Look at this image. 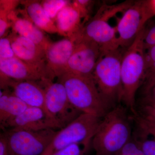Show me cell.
<instances>
[{
	"mask_svg": "<svg viewBox=\"0 0 155 155\" xmlns=\"http://www.w3.org/2000/svg\"><path fill=\"white\" fill-rule=\"evenodd\" d=\"M125 110L115 107L103 117L92 140L96 155H118L130 141L131 127Z\"/></svg>",
	"mask_w": 155,
	"mask_h": 155,
	"instance_id": "1",
	"label": "cell"
},
{
	"mask_svg": "<svg viewBox=\"0 0 155 155\" xmlns=\"http://www.w3.org/2000/svg\"><path fill=\"white\" fill-rule=\"evenodd\" d=\"M145 27L124 53L121 64L122 101L134 114L136 93L146 76L145 50L143 40Z\"/></svg>",
	"mask_w": 155,
	"mask_h": 155,
	"instance_id": "2",
	"label": "cell"
},
{
	"mask_svg": "<svg viewBox=\"0 0 155 155\" xmlns=\"http://www.w3.org/2000/svg\"><path fill=\"white\" fill-rule=\"evenodd\" d=\"M63 84L72 105L82 114L103 118L109 111L93 78L65 73L58 78Z\"/></svg>",
	"mask_w": 155,
	"mask_h": 155,
	"instance_id": "3",
	"label": "cell"
},
{
	"mask_svg": "<svg viewBox=\"0 0 155 155\" xmlns=\"http://www.w3.org/2000/svg\"><path fill=\"white\" fill-rule=\"evenodd\" d=\"M126 50L102 52L93 73V78L100 93L109 108L122 101L121 64Z\"/></svg>",
	"mask_w": 155,
	"mask_h": 155,
	"instance_id": "4",
	"label": "cell"
},
{
	"mask_svg": "<svg viewBox=\"0 0 155 155\" xmlns=\"http://www.w3.org/2000/svg\"><path fill=\"white\" fill-rule=\"evenodd\" d=\"M132 3L130 1L115 5H104L95 17L82 28L81 35L98 45L102 52L119 48L116 28L110 25L109 20L117 13L125 12Z\"/></svg>",
	"mask_w": 155,
	"mask_h": 155,
	"instance_id": "5",
	"label": "cell"
},
{
	"mask_svg": "<svg viewBox=\"0 0 155 155\" xmlns=\"http://www.w3.org/2000/svg\"><path fill=\"white\" fill-rule=\"evenodd\" d=\"M101 121V118L97 116L81 114L67 126L58 130L42 155H51L72 144L91 143Z\"/></svg>",
	"mask_w": 155,
	"mask_h": 155,
	"instance_id": "6",
	"label": "cell"
},
{
	"mask_svg": "<svg viewBox=\"0 0 155 155\" xmlns=\"http://www.w3.org/2000/svg\"><path fill=\"white\" fill-rule=\"evenodd\" d=\"M45 91V110L49 117L61 129L82 114L69 101L65 87L60 81L42 82Z\"/></svg>",
	"mask_w": 155,
	"mask_h": 155,
	"instance_id": "7",
	"label": "cell"
},
{
	"mask_svg": "<svg viewBox=\"0 0 155 155\" xmlns=\"http://www.w3.org/2000/svg\"><path fill=\"white\" fill-rule=\"evenodd\" d=\"M154 15L151 1L133 2L124 12L116 28L119 47L125 50L129 48L147 21Z\"/></svg>",
	"mask_w": 155,
	"mask_h": 155,
	"instance_id": "8",
	"label": "cell"
},
{
	"mask_svg": "<svg viewBox=\"0 0 155 155\" xmlns=\"http://www.w3.org/2000/svg\"><path fill=\"white\" fill-rule=\"evenodd\" d=\"M58 130L8 129L4 132L11 155H42Z\"/></svg>",
	"mask_w": 155,
	"mask_h": 155,
	"instance_id": "9",
	"label": "cell"
},
{
	"mask_svg": "<svg viewBox=\"0 0 155 155\" xmlns=\"http://www.w3.org/2000/svg\"><path fill=\"white\" fill-rule=\"evenodd\" d=\"M101 53L98 45L84 37L80 33L78 35L75 49L63 74L69 73L93 78V73Z\"/></svg>",
	"mask_w": 155,
	"mask_h": 155,
	"instance_id": "10",
	"label": "cell"
},
{
	"mask_svg": "<svg viewBox=\"0 0 155 155\" xmlns=\"http://www.w3.org/2000/svg\"><path fill=\"white\" fill-rule=\"evenodd\" d=\"M1 75L16 80L32 81L44 82L52 81L50 78L45 65L28 64L15 57L0 60Z\"/></svg>",
	"mask_w": 155,
	"mask_h": 155,
	"instance_id": "11",
	"label": "cell"
},
{
	"mask_svg": "<svg viewBox=\"0 0 155 155\" xmlns=\"http://www.w3.org/2000/svg\"><path fill=\"white\" fill-rule=\"evenodd\" d=\"M77 35L52 42L45 50L46 66L51 79L60 77L75 49Z\"/></svg>",
	"mask_w": 155,
	"mask_h": 155,
	"instance_id": "12",
	"label": "cell"
},
{
	"mask_svg": "<svg viewBox=\"0 0 155 155\" xmlns=\"http://www.w3.org/2000/svg\"><path fill=\"white\" fill-rule=\"evenodd\" d=\"M6 88H11L12 93L28 107L45 110V89L40 82L14 80L1 75V89Z\"/></svg>",
	"mask_w": 155,
	"mask_h": 155,
	"instance_id": "13",
	"label": "cell"
},
{
	"mask_svg": "<svg viewBox=\"0 0 155 155\" xmlns=\"http://www.w3.org/2000/svg\"><path fill=\"white\" fill-rule=\"evenodd\" d=\"M3 129L38 131L58 128L44 110L28 107L23 113L1 127Z\"/></svg>",
	"mask_w": 155,
	"mask_h": 155,
	"instance_id": "14",
	"label": "cell"
},
{
	"mask_svg": "<svg viewBox=\"0 0 155 155\" xmlns=\"http://www.w3.org/2000/svg\"><path fill=\"white\" fill-rule=\"evenodd\" d=\"M8 37L17 58L28 64L45 65V50L43 48L14 31Z\"/></svg>",
	"mask_w": 155,
	"mask_h": 155,
	"instance_id": "15",
	"label": "cell"
},
{
	"mask_svg": "<svg viewBox=\"0 0 155 155\" xmlns=\"http://www.w3.org/2000/svg\"><path fill=\"white\" fill-rule=\"evenodd\" d=\"M9 19L13 31L34 42L46 50L51 41L46 36L43 31L26 18L18 17L16 11H12L9 15Z\"/></svg>",
	"mask_w": 155,
	"mask_h": 155,
	"instance_id": "16",
	"label": "cell"
},
{
	"mask_svg": "<svg viewBox=\"0 0 155 155\" xmlns=\"http://www.w3.org/2000/svg\"><path fill=\"white\" fill-rule=\"evenodd\" d=\"M82 18L80 11L72 4H69L61 10L55 21L58 34L70 38L81 31V21Z\"/></svg>",
	"mask_w": 155,
	"mask_h": 155,
	"instance_id": "17",
	"label": "cell"
},
{
	"mask_svg": "<svg viewBox=\"0 0 155 155\" xmlns=\"http://www.w3.org/2000/svg\"><path fill=\"white\" fill-rule=\"evenodd\" d=\"M28 106L8 88L1 89L0 124L1 127L23 113Z\"/></svg>",
	"mask_w": 155,
	"mask_h": 155,
	"instance_id": "18",
	"label": "cell"
},
{
	"mask_svg": "<svg viewBox=\"0 0 155 155\" xmlns=\"http://www.w3.org/2000/svg\"><path fill=\"white\" fill-rule=\"evenodd\" d=\"M22 3L25 6V18L42 31L50 34L58 33L55 22L45 12L41 2L26 1Z\"/></svg>",
	"mask_w": 155,
	"mask_h": 155,
	"instance_id": "19",
	"label": "cell"
},
{
	"mask_svg": "<svg viewBox=\"0 0 155 155\" xmlns=\"http://www.w3.org/2000/svg\"><path fill=\"white\" fill-rule=\"evenodd\" d=\"M41 3L45 12L53 20L61 10L70 4L69 1L66 0H45Z\"/></svg>",
	"mask_w": 155,
	"mask_h": 155,
	"instance_id": "20",
	"label": "cell"
},
{
	"mask_svg": "<svg viewBox=\"0 0 155 155\" xmlns=\"http://www.w3.org/2000/svg\"><path fill=\"white\" fill-rule=\"evenodd\" d=\"M91 143L74 144L57 151L51 155H86Z\"/></svg>",
	"mask_w": 155,
	"mask_h": 155,
	"instance_id": "21",
	"label": "cell"
},
{
	"mask_svg": "<svg viewBox=\"0 0 155 155\" xmlns=\"http://www.w3.org/2000/svg\"><path fill=\"white\" fill-rule=\"evenodd\" d=\"M134 119L135 120L142 133L150 136L155 139V122L146 119L137 114L134 115Z\"/></svg>",
	"mask_w": 155,
	"mask_h": 155,
	"instance_id": "22",
	"label": "cell"
},
{
	"mask_svg": "<svg viewBox=\"0 0 155 155\" xmlns=\"http://www.w3.org/2000/svg\"><path fill=\"white\" fill-rule=\"evenodd\" d=\"M142 133L140 140L136 141L144 155H155V139H149Z\"/></svg>",
	"mask_w": 155,
	"mask_h": 155,
	"instance_id": "23",
	"label": "cell"
},
{
	"mask_svg": "<svg viewBox=\"0 0 155 155\" xmlns=\"http://www.w3.org/2000/svg\"><path fill=\"white\" fill-rule=\"evenodd\" d=\"M9 38H1L0 39V60H6L15 57Z\"/></svg>",
	"mask_w": 155,
	"mask_h": 155,
	"instance_id": "24",
	"label": "cell"
},
{
	"mask_svg": "<svg viewBox=\"0 0 155 155\" xmlns=\"http://www.w3.org/2000/svg\"><path fill=\"white\" fill-rule=\"evenodd\" d=\"M146 79L155 73V46L145 51Z\"/></svg>",
	"mask_w": 155,
	"mask_h": 155,
	"instance_id": "25",
	"label": "cell"
},
{
	"mask_svg": "<svg viewBox=\"0 0 155 155\" xmlns=\"http://www.w3.org/2000/svg\"><path fill=\"white\" fill-rule=\"evenodd\" d=\"M118 155H144L136 142L129 141L123 147Z\"/></svg>",
	"mask_w": 155,
	"mask_h": 155,
	"instance_id": "26",
	"label": "cell"
},
{
	"mask_svg": "<svg viewBox=\"0 0 155 155\" xmlns=\"http://www.w3.org/2000/svg\"><path fill=\"white\" fill-rule=\"evenodd\" d=\"M12 12V11H11ZM11 11L0 8V37H4L6 32L11 26L9 19V15Z\"/></svg>",
	"mask_w": 155,
	"mask_h": 155,
	"instance_id": "27",
	"label": "cell"
},
{
	"mask_svg": "<svg viewBox=\"0 0 155 155\" xmlns=\"http://www.w3.org/2000/svg\"><path fill=\"white\" fill-rule=\"evenodd\" d=\"M143 43L145 51L155 46V25L149 29H145Z\"/></svg>",
	"mask_w": 155,
	"mask_h": 155,
	"instance_id": "28",
	"label": "cell"
},
{
	"mask_svg": "<svg viewBox=\"0 0 155 155\" xmlns=\"http://www.w3.org/2000/svg\"><path fill=\"white\" fill-rule=\"evenodd\" d=\"M143 117L155 122V106L143 105L142 108Z\"/></svg>",
	"mask_w": 155,
	"mask_h": 155,
	"instance_id": "29",
	"label": "cell"
},
{
	"mask_svg": "<svg viewBox=\"0 0 155 155\" xmlns=\"http://www.w3.org/2000/svg\"><path fill=\"white\" fill-rule=\"evenodd\" d=\"M0 155H11L7 139L4 133H1L0 135Z\"/></svg>",
	"mask_w": 155,
	"mask_h": 155,
	"instance_id": "30",
	"label": "cell"
},
{
	"mask_svg": "<svg viewBox=\"0 0 155 155\" xmlns=\"http://www.w3.org/2000/svg\"><path fill=\"white\" fill-rule=\"evenodd\" d=\"M144 105L155 106V86L146 94Z\"/></svg>",
	"mask_w": 155,
	"mask_h": 155,
	"instance_id": "31",
	"label": "cell"
},
{
	"mask_svg": "<svg viewBox=\"0 0 155 155\" xmlns=\"http://www.w3.org/2000/svg\"><path fill=\"white\" fill-rule=\"evenodd\" d=\"M146 85L147 88L149 89H150L155 86V73L147 78L146 81Z\"/></svg>",
	"mask_w": 155,
	"mask_h": 155,
	"instance_id": "32",
	"label": "cell"
},
{
	"mask_svg": "<svg viewBox=\"0 0 155 155\" xmlns=\"http://www.w3.org/2000/svg\"><path fill=\"white\" fill-rule=\"evenodd\" d=\"M153 9L154 11L155 14V0L154 1H151Z\"/></svg>",
	"mask_w": 155,
	"mask_h": 155,
	"instance_id": "33",
	"label": "cell"
}]
</instances>
